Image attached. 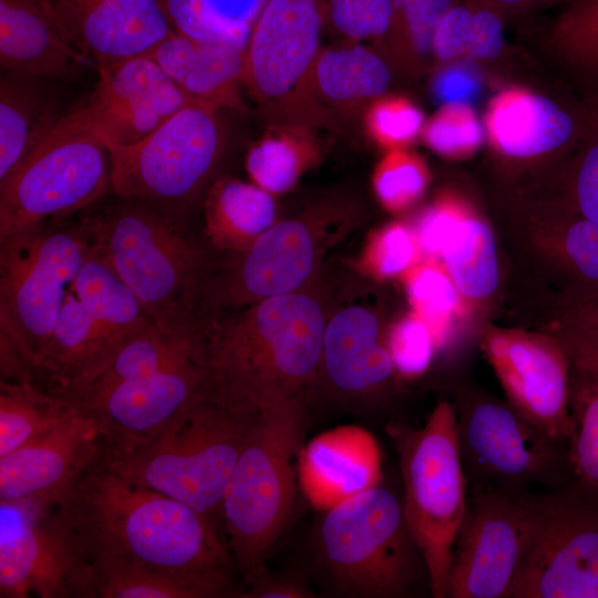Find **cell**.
Masks as SVG:
<instances>
[{
    "label": "cell",
    "mask_w": 598,
    "mask_h": 598,
    "mask_svg": "<svg viewBox=\"0 0 598 598\" xmlns=\"http://www.w3.org/2000/svg\"><path fill=\"white\" fill-rule=\"evenodd\" d=\"M53 496L89 563L115 560L176 571L229 570L234 564L215 522L132 483L103 454Z\"/></svg>",
    "instance_id": "cell-1"
},
{
    "label": "cell",
    "mask_w": 598,
    "mask_h": 598,
    "mask_svg": "<svg viewBox=\"0 0 598 598\" xmlns=\"http://www.w3.org/2000/svg\"><path fill=\"white\" fill-rule=\"evenodd\" d=\"M326 326L320 303L301 291L203 316L204 382L256 411L306 396L320 371Z\"/></svg>",
    "instance_id": "cell-2"
},
{
    "label": "cell",
    "mask_w": 598,
    "mask_h": 598,
    "mask_svg": "<svg viewBox=\"0 0 598 598\" xmlns=\"http://www.w3.org/2000/svg\"><path fill=\"white\" fill-rule=\"evenodd\" d=\"M165 205L110 194L80 213L97 251L151 319L176 333H195L208 276L204 250Z\"/></svg>",
    "instance_id": "cell-3"
},
{
    "label": "cell",
    "mask_w": 598,
    "mask_h": 598,
    "mask_svg": "<svg viewBox=\"0 0 598 598\" xmlns=\"http://www.w3.org/2000/svg\"><path fill=\"white\" fill-rule=\"evenodd\" d=\"M260 411L203 383L196 395L150 437L103 450L106 464L132 483L169 496L216 524L230 475Z\"/></svg>",
    "instance_id": "cell-4"
},
{
    "label": "cell",
    "mask_w": 598,
    "mask_h": 598,
    "mask_svg": "<svg viewBox=\"0 0 598 598\" xmlns=\"http://www.w3.org/2000/svg\"><path fill=\"white\" fill-rule=\"evenodd\" d=\"M307 420L306 396L261 410L227 484L220 522L247 585L266 571L267 556L291 516Z\"/></svg>",
    "instance_id": "cell-5"
},
{
    "label": "cell",
    "mask_w": 598,
    "mask_h": 598,
    "mask_svg": "<svg viewBox=\"0 0 598 598\" xmlns=\"http://www.w3.org/2000/svg\"><path fill=\"white\" fill-rule=\"evenodd\" d=\"M70 217L0 238V364L32 382L69 289L95 248L80 213Z\"/></svg>",
    "instance_id": "cell-6"
},
{
    "label": "cell",
    "mask_w": 598,
    "mask_h": 598,
    "mask_svg": "<svg viewBox=\"0 0 598 598\" xmlns=\"http://www.w3.org/2000/svg\"><path fill=\"white\" fill-rule=\"evenodd\" d=\"M323 513L318 558L336 592L367 598L411 592L426 567L393 492L380 484Z\"/></svg>",
    "instance_id": "cell-7"
},
{
    "label": "cell",
    "mask_w": 598,
    "mask_h": 598,
    "mask_svg": "<svg viewBox=\"0 0 598 598\" xmlns=\"http://www.w3.org/2000/svg\"><path fill=\"white\" fill-rule=\"evenodd\" d=\"M386 432L399 456L403 511L426 567L430 591L445 598L453 544L468 496L455 406L440 401L423 426L390 423Z\"/></svg>",
    "instance_id": "cell-8"
},
{
    "label": "cell",
    "mask_w": 598,
    "mask_h": 598,
    "mask_svg": "<svg viewBox=\"0 0 598 598\" xmlns=\"http://www.w3.org/2000/svg\"><path fill=\"white\" fill-rule=\"evenodd\" d=\"M110 194L107 146L80 106L0 182V238L74 216Z\"/></svg>",
    "instance_id": "cell-9"
},
{
    "label": "cell",
    "mask_w": 598,
    "mask_h": 598,
    "mask_svg": "<svg viewBox=\"0 0 598 598\" xmlns=\"http://www.w3.org/2000/svg\"><path fill=\"white\" fill-rule=\"evenodd\" d=\"M522 501L509 598H598V495L577 484Z\"/></svg>",
    "instance_id": "cell-10"
},
{
    "label": "cell",
    "mask_w": 598,
    "mask_h": 598,
    "mask_svg": "<svg viewBox=\"0 0 598 598\" xmlns=\"http://www.w3.org/2000/svg\"><path fill=\"white\" fill-rule=\"evenodd\" d=\"M111 193L182 210L210 178L221 153L217 111L190 103L130 144H105Z\"/></svg>",
    "instance_id": "cell-11"
},
{
    "label": "cell",
    "mask_w": 598,
    "mask_h": 598,
    "mask_svg": "<svg viewBox=\"0 0 598 598\" xmlns=\"http://www.w3.org/2000/svg\"><path fill=\"white\" fill-rule=\"evenodd\" d=\"M324 0H267L244 51V87L278 122L309 125Z\"/></svg>",
    "instance_id": "cell-12"
},
{
    "label": "cell",
    "mask_w": 598,
    "mask_h": 598,
    "mask_svg": "<svg viewBox=\"0 0 598 598\" xmlns=\"http://www.w3.org/2000/svg\"><path fill=\"white\" fill-rule=\"evenodd\" d=\"M455 411L466 476L516 495L535 484H564L570 470L567 452L512 404L472 396Z\"/></svg>",
    "instance_id": "cell-13"
},
{
    "label": "cell",
    "mask_w": 598,
    "mask_h": 598,
    "mask_svg": "<svg viewBox=\"0 0 598 598\" xmlns=\"http://www.w3.org/2000/svg\"><path fill=\"white\" fill-rule=\"evenodd\" d=\"M89 568L53 493L0 499L1 598H84Z\"/></svg>",
    "instance_id": "cell-14"
},
{
    "label": "cell",
    "mask_w": 598,
    "mask_h": 598,
    "mask_svg": "<svg viewBox=\"0 0 598 598\" xmlns=\"http://www.w3.org/2000/svg\"><path fill=\"white\" fill-rule=\"evenodd\" d=\"M333 217L320 210L275 223L254 244L207 277L199 312L243 308L269 297L299 291L324 250Z\"/></svg>",
    "instance_id": "cell-15"
},
{
    "label": "cell",
    "mask_w": 598,
    "mask_h": 598,
    "mask_svg": "<svg viewBox=\"0 0 598 598\" xmlns=\"http://www.w3.org/2000/svg\"><path fill=\"white\" fill-rule=\"evenodd\" d=\"M522 495L480 487L467 496L445 597L509 598L520 550Z\"/></svg>",
    "instance_id": "cell-16"
},
{
    "label": "cell",
    "mask_w": 598,
    "mask_h": 598,
    "mask_svg": "<svg viewBox=\"0 0 598 598\" xmlns=\"http://www.w3.org/2000/svg\"><path fill=\"white\" fill-rule=\"evenodd\" d=\"M483 350L506 395L550 439L567 442L571 361L558 339L517 331H487Z\"/></svg>",
    "instance_id": "cell-17"
},
{
    "label": "cell",
    "mask_w": 598,
    "mask_h": 598,
    "mask_svg": "<svg viewBox=\"0 0 598 598\" xmlns=\"http://www.w3.org/2000/svg\"><path fill=\"white\" fill-rule=\"evenodd\" d=\"M99 80L82 105L105 144H130L190 104L155 61L138 55L97 65Z\"/></svg>",
    "instance_id": "cell-18"
},
{
    "label": "cell",
    "mask_w": 598,
    "mask_h": 598,
    "mask_svg": "<svg viewBox=\"0 0 598 598\" xmlns=\"http://www.w3.org/2000/svg\"><path fill=\"white\" fill-rule=\"evenodd\" d=\"M203 380L198 358L69 402L96 422L104 450H118L157 432L196 395Z\"/></svg>",
    "instance_id": "cell-19"
},
{
    "label": "cell",
    "mask_w": 598,
    "mask_h": 598,
    "mask_svg": "<svg viewBox=\"0 0 598 598\" xmlns=\"http://www.w3.org/2000/svg\"><path fill=\"white\" fill-rule=\"evenodd\" d=\"M68 39L96 65L147 54L174 30L161 0H49Z\"/></svg>",
    "instance_id": "cell-20"
},
{
    "label": "cell",
    "mask_w": 598,
    "mask_h": 598,
    "mask_svg": "<svg viewBox=\"0 0 598 598\" xmlns=\"http://www.w3.org/2000/svg\"><path fill=\"white\" fill-rule=\"evenodd\" d=\"M103 450L99 425L74 406L53 427L0 457V499L56 493L95 463Z\"/></svg>",
    "instance_id": "cell-21"
},
{
    "label": "cell",
    "mask_w": 598,
    "mask_h": 598,
    "mask_svg": "<svg viewBox=\"0 0 598 598\" xmlns=\"http://www.w3.org/2000/svg\"><path fill=\"white\" fill-rule=\"evenodd\" d=\"M381 451L375 437L358 425H340L303 444L298 484L308 503L326 512L381 484Z\"/></svg>",
    "instance_id": "cell-22"
},
{
    "label": "cell",
    "mask_w": 598,
    "mask_h": 598,
    "mask_svg": "<svg viewBox=\"0 0 598 598\" xmlns=\"http://www.w3.org/2000/svg\"><path fill=\"white\" fill-rule=\"evenodd\" d=\"M320 370L334 390L349 398L369 395L390 379L395 371L386 346L380 342L374 312L352 305L327 320Z\"/></svg>",
    "instance_id": "cell-23"
},
{
    "label": "cell",
    "mask_w": 598,
    "mask_h": 598,
    "mask_svg": "<svg viewBox=\"0 0 598 598\" xmlns=\"http://www.w3.org/2000/svg\"><path fill=\"white\" fill-rule=\"evenodd\" d=\"M146 56L182 90L190 103L220 111H245L244 52L173 31Z\"/></svg>",
    "instance_id": "cell-24"
},
{
    "label": "cell",
    "mask_w": 598,
    "mask_h": 598,
    "mask_svg": "<svg viewBox=\"0 0 598 598\" xmlns=\"http://www.w3.org/2000/svg\"><path fill=\"white\" fill-rule=\"evenodd\" d=\"M87 61L34 0H0L1 70L58 81Z\"/></svg>",
    "instance_id": "cell-25"
},
{
    "label": "cell",
    "mask_w": 598,
    "mask_h": 598,
    "mask_svg": "<svg viewBox=\"0 0 598 598\" xmlns=\"http://www.w3.org/2000/svg\"><path fill=\"white\" fill-rule=\"evenodd\" d=\"M597 115L598 106L584 114H573L550 99L513 94L495 104L489 131L506 155L532 157L584 137Z\"/></svg>",
    "instance_id": "cell-26"
},
{
    "label": "cell",
    "mask_w": 598,
    "mask_h": 598,
    "mask_svg": "<svg viewBox=\"0 0 598 598\" xmlns=\"http://www.w3.org/2000/svg\"><path fill=\"white\" fill-rule=\"evenodd\" d=\"M56 80L1 71L0 182L66 114Z\"/></svg>",
    "instance_id": "cell-27"
},
{
    "label": "cell",
    "mask_w": 598,
    "mask_h": 598,
    "mask_svg": "<svg viewBox=\"0 0 598 598\" xmlns=\"http://www.w3.org/2000/svg\"><path fill=\"white\" fill-rule=\"evenodd\" d=\"M84 598L238 596L229 570L176 571L115 560L90 561Z\"/></svg>",
    "instance_id": "cell-28"
},
{
    "label": "cell",
    "mask_w": 598,
    "mask_h": 598,
    "mask_svg": "<svg viewBox=\"0 0 598 598\" xmlns=\"http://www.w3.org/2000/svg\"><path fill=\"white\" fill-rule=\"evenodd\" d=\"M200 358L199 331L176 333L154 321L120 346L101 371L79 392L64 398L76 402L116 384L148 377Z\"/></svg>",
    "instance_id": "cell-29"
},
{
    "label": "cell",
    "mask_w": 598,
    "mask_h": 598,
    "mask_svg": "<svg viewBox=\"0 0 598 598\" xmlns=\"http://www.w3.org/2000/svg\"><path fill=\"white\" fill-rule=\"evenodd\" d=\"M207 234L216 248L241 252L276 223L274 195L236 178L215 182L205 197Z\"/></svg>",
    "instance_id": "cell-30"
},
{
    "label": "cell",
    "mask_w": 598,
    "mask_h": 598,
    "mask_svg": "<svg viewBox=\"0 0 598 598\" xmlns=\"http://www.w3.org/2000/svg\"><path fill=\"white\" fill-rule=\"evenodd\" d=\"M391 82L385 61L363 43L322 49L313 71L318 99L336 105H358L382 96Z\"/></svg>",
    "instance_id": "cell-31"
},
{
    "label": "cell",
    "mask_w": 598,
    "mask_h": 598,
    "mask_svg": "<svg viewBox=\"0 0 598 598\" xmlns=\"http://www.w3.org/2000/svg\"><path fill=\"white\" fill-rule=\"evenodd\" d=\"M318 157L309 125L276 122L248 151L246 169L254 184L278 195L291 189Z\"/></svg>",
    "instance_id": "cell-32"
},
{
    "label": "cell",
    "mask_w": 598,
    "mask_h": 598,
    "mask_svg": "<svg viewBox=\"0 0 598 598\" xmlns=\"http://www.w3.org/2000/svg\"><path fill=\"white\" fill-rule=\"evenodd\" d=\"M174 31L245 51L267 0H161Z\"/></svg>",
    "instance_id": "cell-33"
},
{
    "label": "cell",
    "mask_w": 598,
    "mask_h": 598,
    "mask_svg": "<svg viewBox=\"0 0 598 598\" xmlns=\"http://www.w3.org/2000/svg\"><path fill=\"white\" fill-rule=\"evenodd\" d=\"M440 258L457 291L470 299L491 296L498 283L495 239L481 219L460 215Z\"/></svg>",
    "instance_id": "cell-34"
},
{
    "label": "cell",
    "mask_w": 598,
    "mask_h": 598,
    "mask_svg": "<svg viewBox=\"0 0 598 598\" xmlns=\"http://www.w3.org/2000/svg\"><path fill=\"white\" fill-rule=\"evenodd\" d=\"M73 408L34 383L0 380V457L53 427Z\"/></svg>",
    "instance_id": "cell-35"
},
{
    "label": "cell",
    "mask_w": 598,
    "mask_h": 598,
    "mask_svg": "<svg viewBox=\"0 0 598 598\" xmlns=\"http://www.w3.org/2000/svg\"><path fill=\"white\" fill-rule=\"evenodd\" d=\"M567 457L577 484L598 495V377L571 363Z\"/></svg>",
    "instance_id": "cell-36"
},
{
    "label": "cell",
    "mask_w": 598,
    "mask_h": 598,
    "mask_svg": "<svg viewBox=\"0 0 598 598\" xmlns=\"http://www.w3.org/2000/svg\"><path fill=\"white\" fill-rule=\"evenodd\" d=\"M556 34L590 103L598 105V0L569 2L557 22Z\"/></svg>",
    "instance_id": "cell-37"
},
{
    "label": "cell",
    "mask_w": 598,
    "mask_h": 598,
    "mask_svg": "<svg viewBox=\"0 0 598 598\" xmlns=\"http://www.w3.org/2000/svg\"><path fill=\"white\" fill-rule=\"evenodd\" d=\"M406 272V292L414 313L425 321L440 346L458 307L460 292L447 271L432 262L413 266Z\"/></svg>",
    "instance_id": "cell-38"
},
{
    "label": "cell",
    "mask_w": 598,
    "mask_h": 598,
    "mask_svg": "<svg viewBox=\"0 0 598 598\" xmlns=\"http://www.w3.org/2000/svg\"><path fill=\"white\" fill-rule=\"evenodd\" d=\"M372 184L377 198L388 210L401 212L422 196L427 172L416 156L402 148L392 150L377 165Z\"/></svg>",
    "instance_id": "cell-39"
},
{
    "label": "cell",
    "mask_w": 598,
    "mask_h": 598,
    "mask_svg": "<svg viewBox=\"0 0 598 598\" xmlns=\"http://www.w3.org/2000/svg\"><path fill=\"white\" fill-rule=\"evenodd\" d=\"M456 2L457 0H393L391 23L385 38L425 56L432 53L435 32Z\"/></svg>",
    "instance_id": "cell-40"
},
{
    "label": "cell",
    "mask_w": 598,
    "mask_h": 598,
    "mask_svg": "<svg viewBox=\"0 0 598 598\" xmlns=\"http://www.w3.org/2000/svg\"><path fill=\"white\" fill-rule=\"evenodd\" d=\"M327 29L346 42L363 43L385 38L393 0H324Z\"/></svg>",
    "instance_id": "cell-41"
},
{
    "label": "cell",
    "mask_w": 598,
    "mask_h": 598,
    "mask_svg": "<svg viewBox=\"0 0 598 598\" xmlns=\"http://www.w3.org/2000/svg\"><path fill=\"white\" fill-rule=\"evenodd\" d=\"M424 124L422 112L402 97L382 95L368 104L364 114L369 137L388 151L403 148L422 133Z\"/></svg>",
    "instance_id": "cell-42"
},
{
    "label": "cell",
    "mask_w": 598,
    "mask_h": 598,
    "mask_svg": "<svg viewBox=\"0 0 598 598\" xmlns=\"http://www.w3.org/2000/svg\"><path fill=\"white\" fill-rule=\"evenodd\" d=\"M559 249L565 266L582 289H598V224L570 209L561 224Z\"/></svg>",
    "instance_id": "cell-43"
},
{
    "label": "cell",
    "mask_w": 598,
    "mask_h": 598,
    "mask_svg": "<svg viewBox=\"0 0 598 598\" xmlns=\"http://www.w3.org/2000/svg\"><path fill=\"white\" fill-rule=\"evenodd\" d=\"M420 254L415 230L403 224H391L370 239L364 266L374 276L389 278L406 272Z\"/></svg>",
    "instance_id": "cell-44"
},
{
    "label": "cell",
    "mask_w": 598,
    "mask_h": 598,
    "mask_svg": "<svg viewBox=\"0 0 598 598\" xmlns=\"http://www.w3.org/2000/svg\"><path fill=\"white\" fill-rule=\"evenodd\" d=\"M436 347L429 326L415 313L394 326L386 344L394 371L409 379L427 370Z\"/></svg>",
    "instance_id": "cell-45"
},
{
    "label": "cell",
    "mask_w": 598,
    "mask_h": 598,
    "mask_svg": "<svg viewBox=\"0 0 598 598\" xmlns=\"http://www.w3.org/2000/svg\"><path fill=\"white\" fill-rule=\"evenodd\" d=\"M421 134L429 147L446 156L475 148L483 137L482 127L467 105H444L424 124Z\"/></svg>",
    "instance_id": "cell-46"
},
{
    "label": "cell",
    "mask_w": 598,
    "mask_h": 598,
    "mask_svg": "<svg viewBox=\"0 0 598 598\" xmlns=\"http://www.w3.org/2000/svg\"><path fill=\"white\" fill-rule=\"evenodd\" d=\"M569 190L570 209L598 224V115L574 162Z\"/></svg>",
    "instance_id": "cell-47"
},
{
    "label": "cell",
    "mask_w": 598,
    "mask_h": 598,
    "mask_svg": "<svg viewBox=\"0 0 598 598\" xmlns=\"http://www.w3.org/2000/svg\"><path fill=\"white\" fill-rule=\"evenodd\" d=\"M504 44L501 12L488 0H473L465 55L495 59Z\"/></svg>",
    "instance_id": "cell-48"
},
{
    "label": "cell",
    "mask_w": 598,
    "mask_h": 598,
    "mask_svg": "<svg viewBox=\"0 0 598 598\" xmlns=\"http://www.w3.org/2000/svg\"><path fill=\"white\" fill-rule=\"evenodd\" d=\"M473 0H457L441 21L434 39L432 53L443 62L465 54Z\"/></svg>",
    "instance_id": "cell-49"
},
{
    "label": "cell",
    "mask_w": 598,
    "mask_h": 598,
    "mask_svg": "<svg viewBox=\"0 0 598 598\" xmlns=\"http://www.w3.org/2000/svg\"><path fill=\"white\" fill-rule=\"evenodd\" d=\"M433 95L444 105H467L480 92L477 74L468 65L456 64L442 70L433 80Z\"/></svg>",
    "instance_id": "cell-50"
},
{
    "label": "cell",
    "mask_w": 598,
    "mask_h": 598,
    "mask_svg": "<svg viewBox=\"0 0 598 598\" xmlns=\"http://www.w3.org/2000/svg\"><path fill=\"white\" fill-rule=\"evenodd\" d=\"M573 364L585 368L598 377V340L566 324L558 338Z\"/></svg>",
    "instance_id": "cell-51"
},
{
    "label": "cell",
    "mask_w": 598,
    "mask_h": 598,
    "mask_svg": "<svg viewBox=\"0 0 598 598\" xmlns=\"http://www.w3.org/2000/svg\"><path fill=\"white\" fill-rule=\"evenodd\" d=\"M241 594L244 598H310L315 594L302 582L289 578L271 577L267 570L260 574Z\"/></svg>",
    "instance_id": "cell-52"
},
{
    "label": "cell",
    "mask_w": 598,
    "mask_h": 598,
    "mask_svg": "<svg viewBox=\"0 0 598 598\" xmlns=\"http://www.w3.org/2000/svg\"><path fill=\"white\" fill-rule=\"evenodd\" d=\"M598 340V289H581L570 308L568 323Z\"/></svg>",
    "instance_id": "cell-53"
},
{
    "label": "cell",
    "mask_w": 598,
    "mask_h": 598,
    "mask_svg": "<svg viewBox=\"0 0 598 598\" xmlns=\"http://www.w3.org/2000/svg\"><path fill=\"white\" fill-rule=\"evenodd\" d=\"M499 12L506 10L516 11L534 6H538L546 2L559 1V0H488ZM569 2L574 0H567Z\"/></svg>",
    "instance_id": "cell-54"
},
{
    "label": "cell",
    "mask_w": 598,
    "mask_h": 598,
    "mask_svg": "<svg viewBox=\"0 0 598 598\" xmlns=\"http://www.w3.org/2000/svg\"><path fill=\"white\" fill-rule=\"evenodd\" d=\"M45 12L47 14L58 24L54 12L52 10L51 3L49 0H34ZM59 27V24H58ZM60 28V27H59ZM61 30V29H60Z\"/></svg>",
    "instance_id": "cell-55"
}]
</instances>
